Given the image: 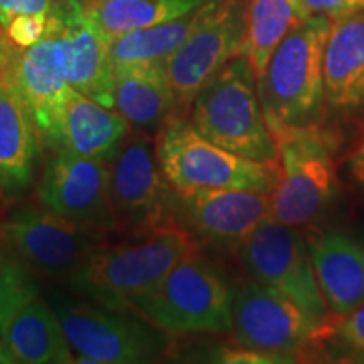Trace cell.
I'll return each instance as SVG.
<instances>
[{
    "instance_id": "cell-1",
    "label": "cell",
    "mask_w": 364,
    "mask_h": 364,
    "mask_svg": "<svg viewBox=\"0 0 364 364\" xmlns=\"http://www.w3.org/2000/svg\"><path fill=\"white\" fill-rule=\"evenodd\" d=\"M196 250L198 241L176 221L120 241L110 238L65 287L103 307L129 311L132 297L156 285Z\"/></svg>"
},
{
    "instance_id": "cell-2",
    "label": "cell",
    "mask_w": 364,
    "mask_h": 364,
    "mask_svg": "<svg viewBox=\"0 0 364 364\" xmlns=\"http://www.w3.org/2000/svg\"><path fill=\"white\" fill-rule=\"evenodd\" d=\"M332 19L307 17L272 54L258 80L268 129L321 127L326 113L324 51Z\"/></svg>"
},
{
    "instance_id": "cell-3",
    "label": "cell",
    "mask_w": 364,
    "mask_h": 364,
    "mask_svg": "<svg viewBox=\"0 0 364 364\" xmlns=\"http://www.w3.org/2000/svg\"><path fill=\"white\" fill-rule=\"evenodd\" d=\"M186 118L209 142L252 161L279 164L263 113L258 80L245 54L231 59L193 98Z\"/></svg>"
},
{
    "instance_id": "cell-4",
    "label": "cell",
    "mask_w": 364,
    "mask_h": 364,
    "mask_svg": "<svg viewBox=\"0 0 364 364\" xmlns=\"http://www.w3.org/2000/svg\"><path fill=\"white\" fill-rule=\"evenodd\" d=\"M46 299L58 314L75 353V363H154L171 351L169 332L150 324L139 314L113 311L59 287L48 289Z\"/></svg>"
},
{
    "instance_id": "cell-5",
    "label": "cell",
    "mask_w": 364,
    "mask_h": 364,
    "mask_svg": "<svg viewBox=\"0 0 364 364\" xmlns=\"http://www.w3.org/2000/svg\"><path fill=\"white\" fill-rule=\"evenodd\" d=\"M233 290L215 265L196 250L145 292L130 299L129 311L169 334L231 332Z\"/></svg>"
},
{
    "instance_id": "cell-6",
    "label": "cell",
    "mask_w": 364,
    "mask_h": 364,
    "mask_svg": "<svg viewBox=\"0 0 364 364\" xmlns=\"http://www.w3.org/2000/svg\"><path fill=\"white\" fill-rule=\"evenodd\" d=\"M157 159L176 193L196 189H243L272 194L279 164L236 156L198 134L184 115L171 118L156 136Z\"/></svg>"
},
{
    "instance_id": "cell-7",
    "label": "cell",
    "mask_w": 364,
    "mask_h": 364,
    "mask_svg": "<svg viewBox=\"0 0 364 364\" xmlns=\"http://www.w3.org/2000/svg\"><path fill=\"white\" fill-rule=\"evenodd\" d=\"M280 177L270 194V218L300 228L316 221L336 196V167L329 136L321 127L272 129Z\"/></svg>"
},
{
    "instance_id": "cell-8",
    "label": "cell",
    "mask_w": 364,
    "mask_h": 364,
    "mask_svg": "<svg viewBox=\"0 0 364 364\" xmlns=\"http://www.w3.org/2000/svg\"><path fill=\"white\" fill-rule=\"evenodd\" d=\"M241 263L263 285L292 300L326 338L332 331L327 307L306 236L299 228L268 216L238 250Z\"/></svg>"
},
{
    "instance_id": "cell-9",
    "label": "cell",
    "mask_w": 364,
    "mask_h": 364,
    "mask_svg": "<svg viewBox=\"0 0 364 364\" xmlns=\"http://www.w3.org/2000/svg\"><path fill=\"white\" fill-rule=\"evenodd\" d=\"M0 238L19 253L36 275L66 285L91 253L110 240L59 216L43 204L17 203L0 218Z\"/></svg>"
},
{
    "instance_id": "cell-10",
    "label": "cell",
    "mask_w": 364,
    "mask_h": 364,
    "mask_svg": "<svg viewBox=\"0 0 364 364\" xmlns=\"http://www.w3.org/2000/svg\"><path fill=\"white\" fill-rule=\"evenodd\" d=\"M245 12L247 0H208L188 39L167 59V78L182 115L203 86L243 51Z\"/></svg>"
},
{
    "instance_id": "cell-11",
    "label": "cell",
    "mask_w": 364,
    "mask_h": 364,
    "mask_svg": "<svg viewBox=\"0 0 364 364\" xmlns=\"http://www.w3.org/2000/svg\"><path fill=\"white\" fill-rule=\"evenodd\" d=\"M19 97L46 150L59 147V132L73 91L66 71L63 21L53 7L48 31L33 48L21 49L7 80Z\"/></svg>"
},
{
    "instance_id": "cell-12",
    "label": "cell",
    "mask_w": 364,
    "mask_h": 364,
    "mask_svg": "<svg viewBox=\"0 0 364 364\" xmlns=\"http://www.w3.org/2000/svg\"><path fill=\"white\" fill-rule=\"evenodd\" d=\"M110 194L118 235H140L174 223V189L157 159L156 139L132 130L110 164Z\"/></svg>"
},
{
    "instance_id": "cell-13",
    "label": "cell",
    "mask_w": 364,
    "mask_h": 364,
    "mask_svg": "<svg viewBox=\"0 0 364 364\" xmlns=\"http://www.w3.org/2000/svg\"><path fill=\"white\" fill-rule=\"evenodd\" d=\"M36 198L44 208L108 238L118 235L110 194V164L68 149L49 150Z\"/></svg>"
},
{
    "instance_id": "cell-14",
    "label": "cell",
    "mask_w": 364,
    "mask_h": 364,
    "mask_svg": "<svg viewBox=\"0 0 364 364\" xmlns=\"http://www.w3.org/2000/svg\"><path fill=\"white\" fill-rule=\"evenodd\" d=\"M231 317L235 343L287 363L297 361L311 343L324 338L292 300L255 279L233 289Z\"/></svg>"
},
{
    "instance_id": "cell-15",
    "label": "cell",
    "mask_w": 364,
    "mask_h": 364,
    "mask_svg": "<svg viewBox=\"0 0 364 364\" xmlns=\"http://www.w3.org/2000/svg\"><path fill=\"white\" fill-rule=\"evenodd\" d=\"M172 216L201 247L238 252L270 216V194L243 189H196L172 196Z\"/></svg>"
},
{
    "instance_id": "cell-16",
    "label": "cell",
    "mask_w": 364,
    "mask_h": 364,
    "mask_svg": "<svg viewBox=\"0 0 364 364\" xmlns=\"http://www.w3.org/2000/svg\"><path fill=\"white\" fill-rule=\"evenodd\" d=\"M63 21L66 49V71L73 88L85 97L115 108L110 39L91 19L81 0H56Z\"/></svg>"
},
{
    "instance_id": "cell-17",
    "label": "cell",
    "mask_w": 364,
    "mask_h": 364,
    "mask_svg": "<svg viewBox=\"0 0 364 364\" xmlns=\"http://www.w3.org/2000/svg\"><path fill=\"white\" fill-rule=\"evenodd\" d=\"M314 270L332 316L346 317L364 304V238L344 230L306 235Z\"/></svg>"
},
{
    "instance_id": "cell-18",
    "label": "cell",
    "mask_w": 364,
    "mask_h": 364,
    "mask_svg": "<svg viewBox=\"0 0 364 364\" xmlns=\"http://www.w3.org/2000/svg\"><path fill=\"white\" fill-rule=\"evenodd\" d=\"M326 110L349 118L364 113V11L332 19L324 51Z\"/></svg>"
},
{
    "instance_id": "cell-19",
    "label": "cell",
    "mask_w": 364,
    "mask_h": 364,
    "mask_svg": "<svg viewBox=\"0 0 364 364\" xmlns=\"http://www.w3.org/2000/svg\"><path fill=\"white\" fill-rule=\"evenodd\" d=\"M41 147L24 105L4 81L0 86V203L12 206L36 191Z\"/></svg>"
},
{
    "instance_id": "cell-20",
    "label": "cell",
    "mask_w": 364,
    "mask_h": 364,
    "mask_svg": "<svg viewBox=\"0 0 364 364\" xmlns=\"http://www.w3.org/2000/svg\"><path fill=\"white\" fill-rule=\"evenodd\" d=\"M113 98L132 129L154 139L171 118L182 115L162 61L113 66Z\"/></svg>"
},
{
    "instance_id": "cell-21",
    "label": "cell",
    "mask_w": 364,
    "mask_h": 364,
    "mask_svg": "<svg viewBox=\"0 0 364 364\" xmlns=\"http://www.w3.org/2000/svg\"><path fill=\"white\" fill-rule=\"evenodd\" d=\"M130 122L115 108L73 91L59 132V147L112 164L130 135Z\"/></svg>"
},
{
    "instance_id": "cell-22",
    "label": "cell",
    "mask_w": 364,
    "mask_h": 364,
    "mask_svg": "<svg viewBox=\"0 0 364 364\" xmlns=\"http://www.w3.org/2000/svg\"><path fill=\"white\" fill-rule=\"evenodd\" d=\"M0 338L6 341L17 363H75V353L68 343L58 314L43 295L22 307L9 322Z\"/></svg>"
},
{
    "instance_id": "cell-23",
    "label": "cell",
    "mask_w": 364,
    "mask_h": 364,
    "mask_svg": "<svg viewBox=\"0 0 364 364\" xmlns=\"http://www.w3.org/2000/svg\"><path fill=\"white\" fill-rule=\"evenodd\" d=\"M304 21L297 0H247L243 51L260 78L272 54L295 26Z\"/></svg>"
},
{
    "instance_id": "cell-24",
    "label": "cell",
    "mask_w": 364,
    "mask_h": 364,
    "mask_svg": "<svg viewBox=\"0 0 364 364\" xmlns=\"http://www.w3.org/2000/svg\"><path fill=\"white\" fill-rule=\"evenodd\" d=\"M208 0H105L86 11L108 36L130 33L176 21L198 11Z\"/></svg>"
},
{
    "instance_id": "cell-25",
    "label": "cell",
    "mask_w": 364,
    "mask_h": 364,
    "mask_svg": "<svg viewBox=\"0 0 364 364\" xmlns=\"http://www.w3.org/2000/svg\"><path fill=\"white\" fill-rule=\"evenodd\" d=\"M201 9V7H199ZM198 11L179 17V19L166 22L144 29H135L130 33L112 36L110 58L112 65H125V63H167L172 54L188 39L198 21Z\"/></svg>"
},
{
    "instance_id": "cell-26",
    "label": "cell",
    "mask_w": 364,
    "mask_h": 364,
    "mask_svg": "<svg viewBox=\"0 0 364 364\" xmlns=\"http://www.w3.org/2000/svg\"><path fill=\"white\" fill-rule=\"evenodd\" d=\"M39 295L41 287L33 268L0 238V334L14 316Z\"/></svg>"
},
{
    "instance_id": "cell-27",
    "label": "cell",
    "mask_w": 364,
    "mask_h": 364,
    "mask_svg": "<svg viewBox=\"0 0 364 364\" xmlns=\"http://www.w3.org/2000/svg\"><path fill=\"white\" fill-rule=\"evenodd\" d=\"M49 16H19L14 17L9 24L4 27L7 38L12 41L17 48L27 49L38 44L44 38L48 31Z\"/></svg>"
},
{
    "instance_id": "cell-28",
    "label": "cell",
    "mask_w": 364,
    "mask_h": 364,
    "mask_svg": "<svg viewBox=\"0 0 364 364\" xmlns=\"http://www.w3.org/2000/svg\"><path fill=\"white\" fill-rule=\"evenodd\" d=\"M209 361L213 363H228V364H275L287 363L284 358L257 351V349L245 348L238 343L235 346H220L215 351L208 353Z\"/></svg>"
},
{
    "instance_id": "cell-29",
    "label": "cell",
    "mask_w": 364,
    "mask_h": 364,
    "mask_svg": "<svg viewBox=\"0 0 364 364\" xmlns=\"http://www.w3.org/2000/svg\"><path fill=\"white\" fill-rule=\"evenodd\" d=\"M304 19L326 16L329 19L364 11V0H297Z\"/></svg>"
},
{
    "instance_id": "cell-30",
    "label": "cell",
    "mask_w": 364,
    "mask_h": 364,
    "mask_svg": "<svg viewBox=\"0 0 364 364\" xmlns=\"http://www.w3.org/2000/svg\"><path fill=\"white\" fill-rule=\"evenodd\" d=\"M334 334L341 344L364 356V304L341 318Z\"/></svg>"
},
{
    "instance_id": "cell-31",
    "label": "cell",
    "mask_w": 364,
    "mask_h": 364,
    "mask_svg": "<svg viewBox=\"0 0 364 364\" xmlns=\"http://www.w3.org/2000/svg\"><path fill=\"white\" fill-rule=\"evenodd\" d=\"M56 0H0V26L2 29L14 17L49 16Z\"/></svg>"
},
{
    "instance_id": "cell-32",
    "label": "cell",
    "mask_w": 364,
    "mask_h": 364,
    "mask_svg": "<svg viewBox=\"0 0 364 364\" xmlns=\"http://www.w3.org/2000/svg\"><path fill=\"white\" fill-rule=\"evenodd\" d=\"M348 167H349V172H351L353 179L356 181V184L361 189H364V134L361 139H359V142L354 145V149L351 150Z\"/></svg>"
},
{
    "instance_id": "cell-33",
    "label": "cell",
    "mask_w": 364,
    "mask_h": 364,
    "mask_svg": "<svg viewBox=\"0 0 364 364\" xmlns=\"http://www.w3.org/2000/svg\"><path fill=\"white\" fill-rule=\"evenodd\" d=\"M14 363H17L16 358H14V354L11 353V349H9L6 341L0 338V364H14Z\"/></svg>"
},
{
    "instance_id": "cell-34",
    "label": "cell",
    "mask_w": 364,
    "mask_h": 364,
    "mask_svg": "<svg viewBox=\"0 0 364 364\" xmlns=\"http://www.w3.org/2000/svg\"><path fill=\"white\" fill-rule=\"evenodd\" d=\"M85 4V7H91V6H97L100 2H105V0H81Z\"/></svg>"
}]
</instances>
